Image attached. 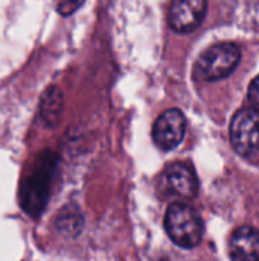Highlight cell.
<instances>
[{"label": "cell", "instance_id": "4", "mask_svg": "<svg viewBox=\"0 0 259 261\" xmlns=\"http://www.w3.org/2000/svg\"><path fill=\"white\" fill-rule=\"evenodd\" d=\"M186 133V119L179 109L163 112L153 125V141L163 150L169 151L179 147Z\"/></svg>", "mask_w": 259, "mask_h": 261}, {"label": "cell", "instance_id": "8", "mask_svg": "<svg viewBox=\"0 0 259 261\" xmlns=\"http://www.w3.org/2000/svg\"><path fill=\"white\" fill-rule=\"evenodd\" d=\"M232 261H259V231L252 226L238 228L231 239Z\"/></svg>", "mask_w": 259, "mask_h": 261}, {"label": "cell", "instance_id": "2", "mask_svg": "<svg viewBox=\"0 0 259 261\" xmlns=\"http://www.w3.org/2000/svg\"><path fill=\"white\" fill-rule=\"evenodd\" d=\"M241 60L238 44L232 41L217 43L206 49L195 63V76L200 81H220L229 76Z\"/></svg>", "mask_w": 259, "mask_h": 261}, {"label": "cell", "instance_id": "9", "mask_svg": "<svg viewBox=\"0 0 259 261\" xmlns=\"http://www.w3.org/2000/svg\"><path fill=\"white\" fill-rule=\"evenodd\" d=\"M55 226L61 236L67 239H75L84 226V217L79 208L75 205H67L66 208H63L56 217Z\"/></svg>", "mask_w": 259, "mask_h": 261}, {"label": "cell", "instance_id": "7", "mask_svg": "<svg viewBox=\"0 0 259 261\" xmlns=\"http://www.w3.org/2000/svg\"><path fill=\"white\" fill-rule=\"evenodd\" d=\"M165 184L168 187V190L179 197L183 199H192L197 194V176L192 170V167H189L188 164H172L166 168L165 174H163Z\"/></svg>", "mask_w": 259, "mask_h": 261}, {"label": "cell", "instance_id": "3", "mask_svg": "<svg viewBox=\"0 0 259 261\" xmlns=\"http://www.w3.org/2000/svg\"><path fill=\"white\" fill-rule=\"evenodd\" d=\"M231 142L234 150L244 158L259 153V110L253 107L240 109L231 122Z\"/></svg>", "mask_w": 259, "mask_h": 261}, {"label": "cell", "instance_id": "10", "mask_svg": "<svg viewBox=\"0 0 259 261\" xmlns=\"http://www.w3.org/2000/svg\"><path fill=\"white\" fill-rule=\"evenodd\" d=\"M84 2L85 0H53V5H55V9L61 15L67 17V15L75 14L84 5Z\"/></svg>", "mask_w": 259, "mask_h": 261}, {"label": "cell", "instance_id": "11", "mask_svg": "<svg viewBox=\"0 0 259 261\" xmlns=\"http://www.w3.org/2000/svg\"><path fill=\"white\" fill-rule=\"evenodd\" d=\"M247 99H249V104L250 107L259 110V75L256 78L252 80L250 86H249V90H247Z\"/></svg>", "mask_w": 259, "mask_h": 261}, {"label": "cell", "instance_id": "12", "mask_svg": "<svg viewBox=\"0 0 259 261\" xmlns=\"http://www.w3.org/2000/svg\"><path fill=\"white\" fill-rule=\"evenodd\" d=\"M160 261H169V260H160Z\"/></svg>", "mask_w": 259, "mask_h": 261}, {"label": "cell", "instance_id": "5", "mask_svg": "<svg viewBox=\"0 0 259 261\" xmlns=\"http://www.w3.org/2000/svg\"><path fill=\"white\" fill-rule=\"evenodd\" d=\"M208 0H172L169 9V26L177 34L195 31L206 17Z\"/></svg>", "mask_w": 259, "mask_h": 261}, {"label": "cell", "instance_id": "6", "mask_svg": "<svg viewBox=\"0 0 259 261\" xmlns=\"http://www.w3.org/2000/svg\"><path fill=\"white\" fill-rule=\"evenodd\" d=\"M50 168L37 170L21 188V203L29 216L37 217L46 206L47 193H49Z\"/></svg>", "mask_w": 259, "mask_h": 261}, {"label": "cell", "instance_id": "1", "mask_svg": "<svg viewBox=\"0 0 259 261\" xmlns=\"http://www.w3.org/2000/svg\"><path fill=\"white\" fill-rule=\"evenodd\" d=\"M165 229L177 246L192 249L198 246L203 239L205 223L192 206L186 203H172L165 214Z\"/></svg>", "mask_w": 259, "mask_h": 261}]
</instances>
